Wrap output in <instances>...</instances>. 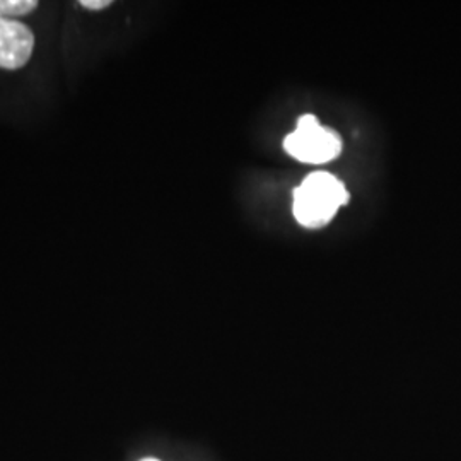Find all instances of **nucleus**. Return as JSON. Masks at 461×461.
Here are the masks:
<instances>
[{
	"label": "nucleus",
	"instance_id": "nucleus-1",
	"mask_svg": "<svg viewBox=\"0 0 461 461\" xmlns=\"http://www.w3.org/2000/svg\"><path fill=\"white\" fill-rule=\"evenodd\" d=\"M348 202L344 183L330 173H313L294 190V217L304 228L329 224L337 211Z\"/></svg>",
	"mask_w": 461,
	"mask_h": 461
},
{
	"label": "nucleus",
	"instance_id": "nucleus-2",
	"mask_svg": "<svg viewBox=\"0 0 461 461\" xmlns=\"http://www.w3.org/2000/svg\"><path fill=\"white\" fill-rule=\"evenodd\" d=\"M284 148L297 161L323 165L340 154L342 140L333 131L321 127L313 115H304L299 118L296 131L285 137Z\"/></svg>",
	"mask_w": 461,
	"mask_h": 461
},
{
	"label": "nucleus",
	"instance_id": "nucleus-3",
	"mask_svg": "<svg viewBox=\"0 0 461 461\" xmlns=\"http://www.w3.org/2000/svg\"><path fill=\"white\" fill-rule=\"evenodd\" d=\"M34 34L24 23L0 17V68L16 70L33 55Z\"/></svg>",
	"mask_w": 461,
	"mask_h": 461
},
{
	"label": "nucleus",
	"instance_id": "nucleus-4",
	"mask_svg": "<svg viewBox=\"0 0 461 461\" xmlns=\"http://www.w3.org/2000/svg\"><path fill=\"white\" fill-rule=\"evenodd\" d=\"M38 7L36 0H0V17H21L30 14Z\"/></svg>",
	"mask_w": 461,
	"mask_h": 461
},
{
	"label": "nucleus",
	"instance_id": "nucleus-5",
	"mask_svg": "<svg viewBox=\"0 0 461 461\" xmlns=\"http://www.w3.org/2000/svg\"><path fill=\"white\" fill-rule=\"evenodd\" d=\"M110 5H112L110 0H81V7L89 9V11H101Z\"/></svg>",
	"mask_w": 461,
	"mask_h": 461
},
{
	"label": "nucleus",
	"instance_id": "nucleus-6",
	"mask_svg": "<svg viewBox=\"0 0 461 461\" xmlns=\"http://www.w3.org/2000/svg\"><path fill=\"white\" fill-rule=\"evenodd\" d=\"M140 461H159V460H156V458H144V460H140Z\"/></svg>",
	"mask_w": 461,
	"mask_h": 461
}]
</instances>
